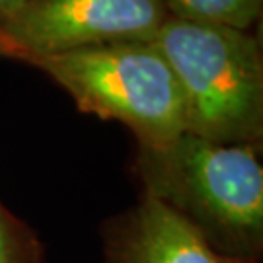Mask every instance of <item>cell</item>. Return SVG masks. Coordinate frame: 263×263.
<instances>
[{
  "mask_svg": "<svg viewBox=\"0 0 263 263\" xmlns=\"http://www.w3.org/2000/svg\"><path fill=\"white\" fill-rule=\"evenodd\" d=\"M20 2H24V0H0V10L12 8V6H16Z\"/></svg>",
  "mask_w": 263,
  "mask_h": 263,
  "instance_id": "obj_8",
  "label": "cell"
},
{
  "mask_svg": "<svg viewBox=\"0 0 263 263\" xmlns=\"http://www.w3.org/2000/svg\"><path fill=\"white\" fill-rule=\"evenodd\" d=\"M0 263H47L37 232L0 201Z\"/></svg>",
  "mask_w": 263,
  "mask_h": 263,
  "instance_id": "obj_7",
  "label": "cell"
},
{
  "mask_svg": "<svg viewBox=\"0 0 263 263\" xmlns=\"http://www.w3.org/2000/svg\"><path fill=\"white\" fill-rule=\"evenodd\" d=\"M220 263H252V261H234V259H224V257H220Z\"/></svg>",
  "mask_w": 263,
  "mask_h": 263,
  "instance_id": "obj_9",
  "label": "cell"
},
{
  "mask_svg": "<svg viewBox=\"0 0 263 263\" xmlns=\"http://www.w3.org/2000/svg\"><path fill=\"white\" fill-rule=\"evenodd\" d=\"M82 113L117 121L137 146L158 148L185 133L178 78L152 41H115L31 59Z\"/></svg>",
  "mask_w": 263,
  "mask_h": 263,
  "instance_id": "obj_3",
  "label": "cell"
},
{
  "mask_svg": "<svg viewBox=\"0 0 263 263\" xmlns=\"http://www.w3.org/2000/svg\"><path fill=\"white\" fill-rule=\"evenodd\" d=\"M170 18L162 0H24L0 10V57L28 63L115 41H152Z\"/></svg>",
  "mask_w": 263,
  "mask_h": 263,
  "instance_id": "obj_4",
  "label": "cell"
},
{
  "mask_svg": "<svg viewBox=\"0 0 263 263\" xmlns=\"http://www.w3.org/2000/svg\"><path fill=\"white\" fill-rule=\"evenodd\" d=\"M102 263H220L199 234L151 197L107 218L100 228Z\"/></svg>",
  "mask_w": 263,
  "mask_h": 263,
  "instance_id": "obj_5",
  "label": "cell"
},
{
  "mask_svg": "<svg viewBox=\"0 0 263 263\" xmlns=\"http://www.w3.org/2000/svg\"><path fill=\"white\" fill-rule=\"evenodd\" d=\"M172 18L254 31L263 14V0H162Z\"/></svg>",
  "mask_w": 263,
  "mask_h": 263,
  "instance_id": "obj_6",
  "label": "cell"
},
{
  "mask_svg": "<svg viewBox=\"0 0 263 263\" xmlns=\"http://www.w3.org/2000/svg\"><path fill=\"white\" fill-rule=\"evenodd\" d=\"M152 43L178 78L185 133L220 144L263 142V47L254 31L170 16Z\"/></svg>",
  "mask_w": 263,
  "mask_h": 263,
  "instance_id": "obj_2",
  "label": "cell"
},
{
  "mask_svg": "<svg viewBox=\"0 0 263 263\" xmlns=\"http://www.w3.org/2000/svg\"><path fill=\"white\" fill-rule=\"evenodd\" d=\"M131 170L139 195L170 209L218 257L261 263V146L183 133L166 146H137Z\"/></svg>",
  "mask_w": 263,
  "mask_h": 263,
  "instance_id": "obj_1",
  "label": "cell"
}]
</instances>
